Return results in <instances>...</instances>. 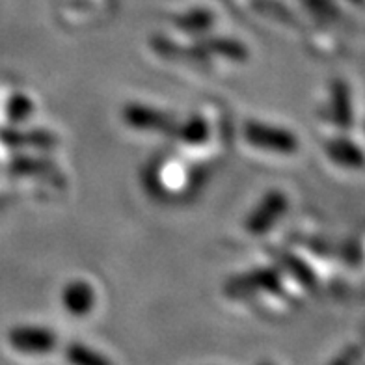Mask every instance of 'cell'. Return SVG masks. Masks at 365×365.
<instances>
[{
  "label": "cell",
  "mask_w": 365,
  "mask_h": 365,
  "mask_svg": "<svg viewBox=\"0 0 365 365\" xmlns=\"http://www.w3.org/2000/svg\"><path fill=\"white\" fill-rule=\"evenodd\" d=\"M264 365H274V364H264Z\"/></svg>",
  "instance_id": "obj_6"
},
{
  "label": "cell",
  "mask_w": 365,
  "mask_h": 365,
  "mask_svg": "<svg viewBox=\"0 0 365 365\" xmlns=\"http://www.w3.org/2000/svg\"><path fill=\"white\" fill-rule=\"evenodd\" d=\"M66 361L69 365H114L110 358H106L96 349H90L84 343H71L66 349Z\"/></svg>",
  "instance_id": "obj_5"
},
{
  "label": "cell",
  "mask_w": 365,
  "mask_h": 365,
  "mask_svg": "<svg viewBox=\"0 0 365 365\" xmlns=\"http://www.w3.org/2000/svg\"><path fill=\"white\" fill-rule=\"evenodd\" d=\"M11 343L17 351L24 354H36L45 356L56 351L58 337L51 328H19L11 334Z\"/></svg>",
  "instance_id": "obj_1"
},
{
  "label": "cell",
  "mask_w": 365,
  "mask_h": 365,
  "mask_svg": "<svg viewBox=\"0 0 365 365\" xmlns=\"http://www.w3.org/2000/svg\"><path fill=\"white\" fill-rule=\"evenodd\" d=\"M63 306L73 317H84L96 306V293L86 282H73L63 291Z\"/></svg>",
  "instance_id": "obj_3"
},
{
  "label": "cell",
  "mask_w": 365,
  "mask_h": 365,
  "mask_svg": "<svg viewBox=\"0 0 365 365\" xmlns=\"http://www.w3.org/2000/svg\"><path fill=\"white\" fill-rule=\"evenodd\" d=\"M246 138L257 148L274 149L279 153H293V149H297V140L291 133H285L276 127L261 125V123L246 127Z\"/></svg>",
  "instance_id": "obj_2"
},
{
  "label": "cell",
  "mask_w": 365,
  "mask_h": 365,
  "mask_svg": "<svg viewBox=\"0 0 365 365\" xmlns=\"http://www.w3.org/2000/svg\"><path fill=\"white\" fill-rule=\"evenodd\" d=\"M284 203V197L279 196V194H270V196L263 202V205H261V211H257L254 217H252L250 230L255 231V233H261V231L269 230L270 224L282 215Z\"/></svg>",
  "instance_id": "obj_4"
}]
</instances>
